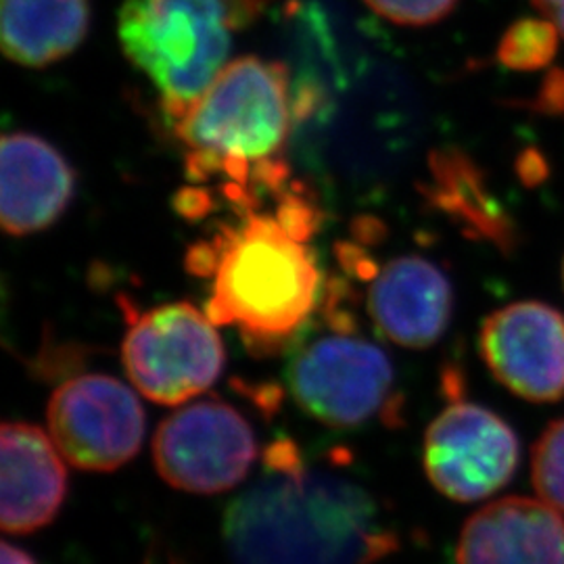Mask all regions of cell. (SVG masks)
Instances as JSON below:
<instances>
[{"label": "cell", "instance_id": "obj_23", "mask_svg": "<svg viewBox=\"0 0 564 564\" xmlns=\"http://www.w3.org/2000/svg\"><path fill=\"white\" fill-rule=\"evenodd\" d=\"M0 564H36L32 556H28L23 550L15 545L2 544V554H0Z\"/></svg>", "mask_w": 564, "mask_h": 564}, {"label": "cell", "instance_id": "obj_5", "mask_svg": "<svg viewBox=\"0 0 564 564\" xmlns=\"http://www.w3.org/2000/svg\"><path fill=\"white\" fill-rule=\"evenodd\" d=\"M121 360L128 379L151 402H188L216 383L224 345L216 324L193 303H165L149 312H128Z\"/></svg>", "mask_w": 564, "mask_h": 564}, {"label": "cell", "instance_id": "obj_3", "mask_svg": "<svg viewBox=\"0 0 564 564\" xmlns=\"http://www.w3.org/2000/svg\"><path fill=\"white\" fill-rule=\"evenodd\" d=\"M291 128L289 76L281 63L230 61L174 123L193 181L224 178L228 202L281 195L289 172L281 160Z\"/></svg>", "mask_w": 564, "mask_h": 564}, {"label": "cell", "instance_id": "obj_17", "mask_svg": "<svg viewBox=\"0 0 564 564\" xmlns=\"http://www.w3.org/2000/svg\"><path fill=\"white\" fill-rule=\"evenodd\" d=\"M558 28L545 18L514 21L498 44V61L512 72H538L550 67L558 55Z\"/></svg>", "mask_w": 564, "mask_h": 564}, {"label": "cell", "instance_id": "obj_10", "mask_svg": "<svg viewBox=\"0 0 564 564\" xmlns=\"http://www.w3.org/2000/svg\"><path fill=\"white\" fill-rule=\"evenodd\" d=\"M489 372L527 402L564 398V314L544 302H517L491 312L479 333Z\"/></svg>", "mask_w": 564, "mask_h": 564}, {"label": "cell", "instance_id": "obj_8", "mask_svg": "<svg viewBox=\"0 0 564 564\" xmlns=\"http://www.w3.org/2000/svg\"><path fill=\"white\" fill-rule=\"evenodd\" d=\"M153 458L165 484L191 494H220L247 477L256 435L232 405L202 400L160 424Z\"/></svg>", "mask_w": 564, "mask_h": 564}, {"label": "cell", "instance_id": "obj_11", "mask_svg": "<svg viewBox=\"0 0 564 564\" xmlns=\"http://www.w3.org/2000/svg\"><path fill=\"white\" fill-rule=\"evenodd\" d=\"M454 312L452 282L437 263L402 256L370 274L368 314L389 341L426 349L440 341Z\"/></svg>", "mask_w": 564, "mask_h": 564}, {"label": "cell", "instance_id": "obj_16", "mask_svg": "<svg viewBox=\"0 0 564 564\" xmlns=\"http://www.w3.org/2000/svg\"><path fill=\"white\" fill-rule=\"evenodd\" d=\"M429 197L449 218L463 224L470 237L491 242L502 251L514 249L517 224L508 216L505 205L491 195L479 165L460 151L433 155Z\"/></svg>", "mask_w": 564, "mask_h": 564}, {"label": "cell", "instance_id": "obj_14", "mask_svg": "<svg viewBox=\"0 0 564 564\" xmlns=\"http://www.w3.org/2000/svg\"><path fill=\"white\" fill-rule=\"evenodd\" d=\"M456 564H564L563 514L519 496L484 506L460 531Z\"/></svg>", "mask_w": 564, "mask_h": 564}, {"label": "cell", "instance_id": "obj_21", "mask_svg": "<svg viewBox=\"0 0 564 564\" xmlns=\"http://www.w3.org/2000/svg\"><path fill=\"white\" fill-rule=\"evenodd\" d=\"M533 7L552 21L564 36V0H533Z\"/></svg>", "mask_w": 564, "mask_h": 564}, {"label": "cell", "instance_id": "obj_6", "mask_svg": "<svg viewBox=\"0 0 564 564\" xmlns=\"http://www.w3.org/2000/svg\"><path fill=\"white\" fill-rule=\"evenodd\" d=\"M289 387L307 414L333 426H358L393 405V366L360 335L339 328L303 345L289 364Z\"/></svg>", "mask_w": 564, "mask_h": 564}, {"label": "cell", "instance_id": "obj_24", "mask_svg": "<svg viewBox=\"0 0 564 564\" xmlns=\"http://www.w3.org/2000/svg\"><path fill=\"white\" fill-rule=\"evenodd\" d=\"M563 282H564V262H563Z\"/></svg>", "mask_w": 564, "mask_h": 564}, {"label": "cell", "instance_id": "obj_20", "mask_svg": "<svg viewBox=\"0 0 564 564\" xmlns=\"http://www.w3.org/2000/svg\"><path fill=\"white\" fill-rule=\"evenodd\" d=\"M521 105L533 109V111L545 113V116L564 113V69H550L538 95Z\"/></svg>", "mask_w": 564, "mask_h": 564}, {"label": "cell", "instance_id": "obj_22", "mask_svg": "<svg viewBox=\"0 0 564 564\" xmlns=\"http://www.w3.org/2000/svg\"><path fill=\"white\" fill-rule=\"evenodd\" d=\"M521 174L529 182H538L545 176V163L540 160L538 153H527L521 160Z\"/></svg>", "mask_w": 564, "mask_h": 564}, {"label": "cell", "instance_id": "obj_18", "mask_svg": "<svg viewBox=\"0 0 564 564\" xmlns=\"http://www.w3.org/2000/svg\"><path fill=\"white\" fill-rule=\"evenodd\" d=\"M531 479L545 505L564 512V416L547 424L533 447Z\"/></svg>", "mask_w": 564, "mask_h": 564}, {"label": "cell", "instance_id": "obj_25", "mask_svg": "<svg viewBox=\"0 0 564 564\" xmlns=\"http://www.w3.org/2000/svg\"><path fill=\"white\" fill-rule=\"evenodd\" d=\"M172 564H178V563H172Z\"/></svg>", "mask_w": 564, "mask_h": 564}, {"label": "cell", "instance_id": "obj_12", "mask_svg": "<svg viewBox=\"0 0 564 564\" xmlns=\"http://www.w3.org/2000/svg\"><path fill=\"white\" fill-rule=\"evenodd\" d=\"M63 456L46 433L28 423L0 431V524L7 533H32L51 523L67 494Z\"/></svg>", "mask_w": 564, "mask_h": 564}, {"label": "cell", "instance_id": "obj_4", "mask_svg": "<svg viewBox=\"0 0 564 564\" xmlns=\"http://www.w3.org/2000/svg\"><path fill=\"white\" fill-rule=\"evenodd\" d=\"M258 11V0H126L121 48L162 95L172 123L228 65L232 34Z\"/></svg>", "mask_w": 564, "mask_h": 564}, {"label": "cell", "instance_id": "obj_19", "mask_svg": "<svg viewBox=\"0 0 564 564\" xmlns=\"http://www.w3.org/2000/svg\"><path fill=\"white\" fill-rule=\"evenodd\" d=\"M377 15L400 25H431L447 18L460 0H364Z\"/></svg>", "mask_w": 564, "mask_h": 564}, {"label": "cell", "instance_id": "obj_13", "mask_svg": "<svg viewBox=\"0 0 564 564\" xmlns=\"http://www.w3.org/2000/svg\"><path fill=\"white\" fill-rule=\"evenodd\" d=\"M76 178L59 151L41 137L13 132L0 147V223L25 237L57 223L74 197Z\"/></svg>", "mask_w": 564, "mask_h": 564}, {"label": "cell", "instance_id": "obj_9", "mask_svg": "<svg viewBox=\"0 0 564 564\" xmlns=\"http://www.w3.org/2000/svg\"><path fill=\"white\" fill-rule=\"evenodd\" d=\"M424 470L445 498L477 502L512 481L521 464V442L496 412L454 402L424 435Z\"/></svg>", "mask_w": 564, "mask_h": 564}, {"label": "cell", "instance_id": "obj_7", "mask_svg": "<svg viewBox=\"0 0 564 564\" xmlns=\"http://www.w3.org/2000/svg\"><path fill=\"white\" fill-rule=\"evenodd\" d=\"M48 433L63 460L107 473L132 460L144 437L139 395L113 377L82 375L51 395Z\"/></svg>", "mask_w": 564, "mask_h": 564}, {"label": "cell", "instance_id": "obj_1", "mask_svg": "<svg viewBox=\"0 0 564 564\" xmlns=\"http://www.w3.org/2000/svg\"><path fill=\"white\" fill-rule=\"evenodd\" d=\"M237 209V223L220 224L191 247L186 265L212 279V323L235 326L253 354H274L318 305L323 276L307 245L318 228V209L291 186L274 212H260L258 203Z\"/></svg>", "mask_w": 564, "mask_h": 564}, {"label": "cell", "instance_id": "obj_2", "mask_svg": "<svg viewBox=\"0 0 564 564\" xmlns=\"http://www.w3.org/2000/svg\"><path fill=\"white\" fill-rule=\"evenodd\" d=\"M268 473L224 519L232 564H377L398 540L360 485L310 468L291 442L265 454Z\"/></svg>", "mask_w": 564, "mask_h": 564}, {"label": "cell", "instance_id": "obj_15", "mask_svg": "<svg viewBox=\"0 0 564 564\" xmlns=\"http://www.w3.org/2000/svg\"><path fill=\"white\" fill-rule=\"evenodd\" d=\"M88 0H0L2 53L25 67H44L80 46Z\"/></svg>", "mask_w": 564, "mask_h": 564}]
</instances>
